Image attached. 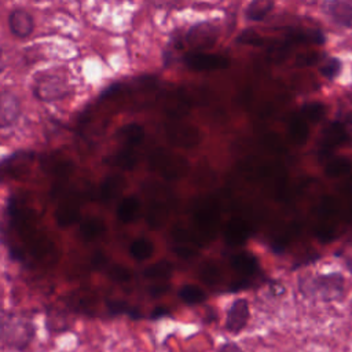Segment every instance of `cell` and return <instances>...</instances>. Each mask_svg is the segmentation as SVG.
<instances>
[{
    "mask_svg": "<svg viewBox=\"0 0 352 352\" xmlns=\"http://www.w3.org/2000/svg\"><path fill=\"white\" fill-rule=\"evenodd\" d=\"M272 0H252L248 6L246 15L252 21H260L272 10Z\"/></svg>",
    "mask_w": 352,
    "mask_h": 352,
    "instance_id": "obj_26",
    "label": "cell"
},
{
    "mask_svg": "<svg viewBox=\"0 0 352 352\" xmlns=\"http://www.w3.org/2000/svg\"><path fill=\"white\" fill-rule=\"evenodd\" d=\"M33 94L43 102L65 99L70 94V85L65 76L58 73H44L36 78Z\"/></svg>",
    "mask_w": 352,
    "mask_h": 352,
    "instance_id": "obj_2",
    "label": "cell"
},
{
    "mask_svg": "<svg viewBox=\"0 0 352 352\" xmlns=\"http://www.w3.org/2000/svg\"><path fill=\"white\" fill-rule=\"evenodd\" d=\"M315 234H316V236L319 238V239H322V241H331L333 238H334V231H333V228H330L329 226H319L318 228H316V231H315Z\"/></svg>",
    "mask_w": 352,
    "mask_h": 352,
    "instance_id": "obj_37",
    "label": "cell"
},
{
    "mask_svg": "<svg viewBox=\"0 0 352 352\" xmlns=\"http://www.w3.org/2000/svg\"><path fill=\"white\" fill-rule=\"evenodd\" d=\"M179 297L187 304H199L206 300V293L195 285H186L179 290Z\"/></svg>",
    "mask_w": 352,
    "mask_h": 352,
    "instance_id": "obj_29",
    "label": "cell"
},
{
    "mask_svg": "<svg viewBox=\"0 0 352 352\" xmlns=\"http://www.w3.org/2000/svg\"><path fill=\"white\" fill-rule=\"evenodd\" d=\"M80 219V204L74 197H66L55 210V220L59 227H69Z\"/></svg>",
    "mask_w": 352,
    "mask_h": 352,
    "instance_id": "obj_10",
    "label": "cell"
},
{
    "mask_svg": "<svg viewBox=\"0 0 352 352\" xmlns=\"http://www.w3.org/2000/svg\"><path fill=\"white\" fill-rule=\"evenodd\" d=\"M173 271V265L170 261L168 260H160L151 265H148L144 271H143V275L144 278L147 279H153V280H157V279H166L170 276Z\"/></svg>",
    "mask_w": 352,
    "mask_h": 352,
    "instance_id": "obj_24",
    "label": "cell"
},
{
    "mask_svg": "<svg viewBox=\"0 0 352 352\" xmlns=\"http://www.w3.org/2000/svg\"><path fill=\"white\" fill-rule=\"evenodd\" d=\"M165 314H168V311H166V309H162V308H157V309H154V312H153V316H161V315H165Z\"/></svg>",
    "mask_w": 352,
    "mask_h": 352,
    "instance_id": "obj_41",
    "label": "cell"
},
{
    "mask_svg": "<svg viewBox=\"0 0 352 352\" xmlns=\"http://www.w3.org/2000/svg\"><path fill=\"white\" fill-rule=\"evenodd\" d=\"M289 138L296 144H304L308 139V126L302 118L296 117L289 125Z\"/></svg>",
    "mask_w": 352,
    "mask_h": 352,
    "instance_id": "obj_27",
    "label": "cell"
},
{
    "mask_svg": "<svg viewBox=\"0 0 352 352\" xmlns=\"http://www.w3.org/2000/svg\"><path fill=\"white\" fill-rule=\"evenodd\" d=\"M249 319V304L245 298L235 300L231 308L228 309L226 319V329L232 333L241 331Z\"/></svg>",
    "mask_w": 352,
    "mask_h": 352,
    "instance_id": "obj_9",
    "label": "cell"
},
{
    "mask_svg": "<svg viewBox=\"0 0 352 352\" xmlns=\"http://www.w3.org/2000/svg\"><path fill=\"white\" fill-rule=\"evenodd\" d=\"M186 63L192 70H217L226 69L230 65V59L217 54H205V52H192L186 56Z\"/></svg>",
    "mask_w": 352,
    "mask_h": 352,
    "instance_id": "obj_7",
    "label": "cell"
},
{
    "mask_svg": "<svg viewBox=\"0 0 352 352\" xmlns=\"http://www.w3.org/2000/svg\"><path fill=\"white\" fill-rule=\"evenodd\" d=\"M4 69V62H3V50L0 48V72Z\"/></svg>",
    "mask_w": 352,
    "mask_h": 352,
    "instance_id": "obj_42",
    "label": "cell"
},
{
    "mask_svg": "<svg viewBox=\"0 0 352 352\" xmlns=\"http://www.w3.org/2000/svg\"><path fill=\"white\" fill-rule=\"evenodd\" d=\"M33 336L32 326L21 319L10 318L8 320H0V338L10 346L25 348Z\"/></svg>",
    "mask_w": 352,
    "mask_h": 352,
    "instance_id": "obj_4",
    "label": "cell"
},
{
    "mask_svg": "<svg viewBox=\"0 0 352 352\" xmlns=\"http://www.w3.org/2000/svg\"><path fill=\"white\" fill-rule=\"evenodd\" d=\"M219 217V209L213 201L204 198L199 202L192 204L191 219L202 236L205 235L208 238H212L214 235Z\"/></svg>",
    "mask_w": 352,
    "mask_h": 352,
    "instance_id": "obj_3",
    "label": "cell"
},
{
    "mask_svg": "<svg viewBox=\"0 0 352 352\" xmlns=\"http://www.w3.org/2000/svg\"><path fill=\"white\" fill-rule=\"evenodd\" d=\"M323 136H324V140H323V147H322V157H327L331 151L333 147L344 143L346 140V132L344 129V126L338 122H334L331 125H329L326 128V131L323 132Z\"/></svg>",
    "mask_w": 352,
    "mask_h": 352,
    "instance_id": "obj_15",
    "label": "cell"
},
{
    "mask_svg": "<svg viewBox=\"0 0 352 352\" xmlns=\"http://www.w3.org/2000/svg\"><path fill=\"white\" fill-rule=\"evenodd\" d=\"M323 113H324V109L322 104L319 103H311V104H307L302 107V114L305 118L311 120V121H318L323 117Z\"/></svg>",
    "mask_w": 352,
    "mask_h": 352,
    "instance_id": "obj_33",
    "label": "cell"
},
{
    "mask_svg": "<svg viewBox=\"0 0 352 352\" xmlns=\"http://www.w3.org/2000/svg\"><path fill=\"white\" fill-rule=\"evenodd\" d=\"M348 267H349V270H351V272H352V261H348Z\"/></svg>",
    "mask_w": 352,
    "mask_h": 352,
    "instance_id": "obj_44",
    "label": "cell"
},
{
    "mask_svg": "<svg viewBox=\"0 0 352 352\" xmlns=\"http://www.w3.org/2000/svg\"><path fill=\"white\" fill-rule=\"evenodd\" d=\"M80 235L84 241H95L106 231V224L99 217H88L80 224Z\"/></svg>",
    "mask_w": 352,
    "mask_h": 352,
    "instance_id": "obj_18",
    "label": "cell"
},
{
    "mask_svg": "<svg viewBox=\"0 0 352 352\" xmlns=\"http://www.w3.org/2000/svg\"><path fill=\"white\" fill-rule=\"evenodd\" d=\"M140 213V201L135 195L125 197L117 206V217L120 221L128 224L135 221Z\"/></svg>",
    "mask_w": 352,
    "mask_h": 352,
    "instance_id": "obj_16",
    "label": "cell"
},
{
    "mask_svg": "<svg viewBox=\"0 0 352 352\" xmlns=\"http://www.w3.org/2000/svg\"><path fill=\"white\" fill-rule=\"evenodd\" d=\"M263 144L268 148V150H271V151H274V153H280V151H283V144H282V142L278 139V136H275V135H267L265 138H264V140H263Z\"/></svg>",
    "mask_w": 352,
    "mask_h": 352,
    "instance_id": "obj_36",
    "label": "cell"
},
{
    "mask_svg": "<svg viewBox=\"0 0 352 352\" xmlns=\"http://www.w3.org/2000/svg\"><path fill=\"white\" fill-rule=\"evenodd\" d=\"M224 241L230 246H239L245 243L249 236L248 223L241 219H231L224 227Z\"/></svg>",
    "mask_w": 352,
    "mask_h": 352,
    "instance_id": "obj_12",
    "label": "cell"
},
{
    "mask_svg": "<svg viewBox=\"0 0 352 352\" xmlns=\"http://www.w3.org/2000/svg\"><path fill=\"white\" fill-rule=\"evenodd\" d=\"M117 138L126 146L135 147L138 146L144 138V129L139 124H126L117 132Z\"/></svg>",
    "mask_w": 352,
    "mask_h": 352,
    "instance_id": "obj_19",
    "label": "cell"
},
{
    "mask_svg": "<svg viewBox=\"0 0 352 352\" xmlns=\"http://www.w3.org/2000/svg\"><path fill=\"white\" fill-rule=\"evenodd\" d=\"M351 162L348 158L344 157H338V158H333L329 160L326 166H324V172L327 176L330 177H340L346 175L351 170Z\"/></svg>",
    "mask_w": 352,
    "mask_h": 352,
    "instance_id": "obj_28",
    "label": "cell"
},
{
    "mask_svg": "<svg viewBox=\"0 0 352 352\" xmlns=\"http://www.w3.org/2000/svg\"><path fill=\"white\" fill-rule=\"evenodd\" d=\"M231 267L238 274L248 276V275H253L256 272L257 261L249 253H236L231 257Z\"/></svg>",
    "mask_w": 352,
    "mask_h": 352,
    "instance_id": "obj_21",
    "label": "cell"
},
{
    "mask_svg": "<svg viewBox=\"0 0 352 352\" xmlns=\"http://www.w3.org/2000/svg\"><path fill=\"white\" fill-rule=\"evenodd\" d=\"M316 292L323 298H336L342 293L344 280L340 275H329V276H319L315 280Z\"/></svg>",
    "mask_w": 352,
    "mask_h": 352,
    "instance_id": "obj_14",
    "label": "cell"
},
{
    "mask_svg": "<svg viewBox=\"0 0 352 352\" xmlns=\"http://www.w3.org/2000/svg\"><path fill=\"white\" fill-rule=\"evenodd\" d=\"M168 217V206L161 199H153L148 204L147 212H146V221L150 228L157 230L164 226Z\"/></svg>",
    "mask_w": 352,
    "mask_h": 352,
    "instance_id": "obj_17",
    "label": "cell"
},
{
    "mask_svg": "<svg viewBox=\"0 0 352 352\" xmlns=\"http://www.w3.org/2000/svg\"><path fill=\"white\" fill-rule=\"evenodd\" d=\"M217 40V29L210 23H198L187 33V43L197 51L210 48Z\"/></svg>",
    "mask_w": 352,
    "mask_h": 352,
    "instance_id": "obj_8",
    "label": "cell"
},
{
    "mask_svg": "<svg viewBox=\"0 0 352 352\" xmlns=\"http://www.w3.org/2000/svg\"><path fill=\"white\" fill-rule=\"evenodd\" d=\"M169 289H170V286L164 283V285H154V286H151V287L148 289V292H150L151 296L158 297V296H162V294H165L166 292H169Z\"/></svg>",
    "mask_w": 352,
    "mask_h": 352,
    "instance_id": "obj_38",
    "label": "cell"
},
{
    "mask_svg": "<svg viewBox=\"0 0 352 352\" xmlns=\"http://www.w3.org/2000/svg\"><path fill=\"white\" fill-rule=\"evenodd\" d=\"M336 209H337V205L331 197H323L319 204V208H318L320 216H327V217L333 216Z\"/></svg>",
    "mask_w": 352,
    "mask_h": 352,
    "instance_id": "obj_34",
    "label": "cell"
},
{
    "mask_svg": "<svg viewBox=\"0 0 352 352\" xmlns=\"http://www.w3.org/2000/svg\"><path fill=\"white\" fill-rule=\"evenodd\" d=\"M198 275L199 279L206 283V285H216L221 280V271L220 268L212 263V261H205L199 265L198 270Z\"/></svg>",
    "mask_w": 352,
    "mask_h": 352,
    "instance_id": "obj_25",
    "label": "cell"
},
{
    "mask_svg": "<svg viewBox=\"0 0 352 352\" xmlns=\"http://www.w3.org/2000/svg\"><path fill=\"white\" fill-rule=\"evenodd\" d=\"M150 166L153 170L168 182L179 180L184 177L190 169L187 160L182 155L172 154L166 150L158 148L150 155Z\"/></svg>",
    "mask_w": 352,
    "mask_h": 352,
    "instance_id": "obj_1",
    "label": "cell"
},
{
    "mask_svg": "<svg viewBox=\"0 0 352 352\" xmlns=\"http://www.w3.org/2000/svg\"><path fill=\"white\" fill-rule=\"evenodd\" d=\"M106 162L111 166H116V168H120L124 170H132L138 164V157L133 153L132 147H125L121 151L116 153L114 155L109 157L106 160Z\"/></svg>",
    "mask_w": 352,
    "mask_h": 352,
    "instance_id": "obj_20",
    "label": "cell"
},
{
    "mask_svg": "<svg viewBox=\"0 0 352 352\" xmlns=\"http://www.w3.org/2000/svg\"><path fill=\"white\" fill-rule=\"evenodd\" d=\"M165 133L170 144L182 148H191L197 146L201 140V135L197 128L180 122L168 124L165 128Z\"/></svg>",
    "mask_w": 352,
    "mask_h": 352,
    "instance_id": "obj_5",
    "label": "cell"
},
{
    "mask_svg": "<svg viewBox=\"0 0 352 352\" xmlns=\"http://www.w3.org/2000/svg\"><path fill=\"white\" fill-rule=\"evenodd\" d=\"M172 250H173V253H175L177 257L186 258V260H188V258H191V257H194V256L198 254L197 246L188 245V243H177L176 246H173Z\"/></svg>",
    "mask_w": 352,
    "mask_h": 352,
    "instance_id": "obj_32",
    "label": "cell"
},
{
    "mask_svg": "<svg viewBox=\"0 0 352 352\" xmlns=\"http://www.w3.org/2000/svg\"><path fill=\"white\" fill-rule=\"evenodd\" d=\"M125 188V179L121 175H109L103 179L99 188V197L102 202H111Z\"/></svg>",
    "mask_w": 352,
    "mask_h": 352,
    "instance_id": "obj_13",
    "label": "cell"
},
{
    "mask_svg": "<svg viewBox=\"0 0 352 352\" xmlns=\"http://www.w3.org/2000/svg\"><path fill=\"white\" fill-rule=\"evenodd\" d=\"M154 3H157V4H166V3H169V1H172V0H153Z\"/></svg>",
    "mask_w": 352,
    "mask_h": 352,
    "instance_id": "obj_43",
    "label": "cell"
},
{
    "mask_svg": "<svg viewBox=\"0 0 352 352\" xmlns=\"http://www.w3.org/2000/svg\"><path fill=\"white\" fill-rule=\"evenodd\" d=\"M153 253H154V245L151 241L146 238H138L129 246V254L136 261H144L150 258Z\"/></svg>",
    "mask_w": 352,
    "mask_h": 352,
    "instance_id": "obj_23",
    "label": "cell"
},
{
    "mask_svg": "<svg viewBox=\"0 0 352 352\" xmlns=\"http://www.w3.org/2000/svg\"><path fill=\"white\" fill-rule=\"evenodd\" d=\"M107 275L111 280L114 282H118V283H125V282H129L131 278H132V272L124 267V265H111L107 271Z\"/></svg>",
    "mask_w": 352,
    "mask_h": 352,
    "instance_id": "obj_31",
    "label": "cell"
},
{
    "mask_svg": "<svg viewBox=\"0 0 352 352\" xmlns=\"http://www.w3.org/2000/svg\"><path fill=\"white\" fill-rule=\"evenodd\" d=\"M8 26L14 36L28 37L34 29V22H33L32 15L28 11L16 8V10L11 11V14L8 16Z\"/></svg>",
    "mask_w": 352,
    "mask_h": 352,
    "instance_id": "obj_11",
    "label": "cell"
},
{
    "mask_svg": "<svg viewBox=\"0 0 352 352\" xmlns=\"http://www.w3.org/2000/svg\"><path fill=\"white\" fill-rule=\"evenodd\" d=\"M220 352H242V349L234 342H227L220 348Z\"/></svg>",
    "mask_w": 352,
    "mask_h": 352,
    "instance_id": "obj_39",
    "label": "cell"
},
{
    "mask_svg": "<svg viewBox=\"0 0 352 352\" xmlns=\"http://www.w3.org/2000/svg\"><path fill=\"white\" fill-rule=\"evenodd\" d=\"M340 69H341V65H340V60L338 59H329L323 67H322V73L327 77V78H334L338 73H340Z\"/></svg>",
    "mask_w": 352,
    "mask_h": 352,
    "instance_id": "obj_35",
    "label": "cell"
},
{
    "mask_svg": "<svg viewBox=\"0 0 352 352\" xmlns=\"http://www.w3.org/2000/svg\"><path fill=\"white\" fill-rule=\"evenodd\" d=\"M104 263H106V257L99 252V253H96L95 256H94V264H95V267H98V268H100V267H103L104 265Z\"/></svg>",
    "mask_w": 352,
    "mask_h": 352,
    "instance_id": "obj_40",
    "label": "cell"
},
{
    "mask_svg": "<svg viewBox=\"0 0 352 352\" xmlns=\"http://www.w3.org/2000/svg\"><path fill=\"white\" fill-rule=\"evenodd\" d=\"M21 116L19 98L11 91H0V128L12 126Z\"/></svg>",
    "mask_w": 352,
    "mask_h": 352,
    "instance_id": "obj_6",
    "label": "cell"
},
{
    "mask_svg": "<svg viewBox=\"0 0 352 352\" xmlns=\"http://www.w3.org/2000/svg\"><path fill=\"white\" fill-rule=\"evenodd\" d=\"M172 238L177 242V243H188V245H194V246H199L201 245V241L197 238V235L190 231L188 228L180 226V224H176L172 227Z\"/></svg>",
    "mask_w": 352,
    "mask_h": 352,
    "instance_id": "obj_30",
    "label": "cell"
},
{
    "mask_svg": "<svg viewBox=\"0 0 352 352\" xmlns=\"http://www.w3.org/2000/svg\"><path fill=\"white\" fill-rule=\"evenodd\" d=\"M329 12L331 16L342 25H352V6L342 0H333L329 4Z\"/></svg>",
    "mask_w": 352,
    "mask_h": 352,
    "instance_id": "obj_22",
    "label": "cell"
}]
</instances>
